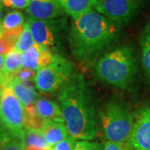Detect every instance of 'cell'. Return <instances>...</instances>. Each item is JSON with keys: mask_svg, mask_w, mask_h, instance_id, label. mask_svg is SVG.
I'll return each instance as SVG.
<instances>
[{"mask_svg": "<svg viewBox=\"0 0 150 150\" xmlns=\"http://www.w3.org/2000/svg\"><path fill=\"white\" fill-rule=\"evenodd\" d=\"M59 105L69 135L79 140H93L98 127L91 94L83 75H75L59 91Z\"/></svg>", "mask_w": 150, "mask_h": 150, "instance_id": "6da1fadb", "label": "cell"}, {"mask_svg": "<svg viewBox=\"0 0 150 150\" xmlns=\"http://www.w3.org/2000/svg\"><path fill=\"white\" fill-rule=\"evenodd\" d=\"M117 36L115 23L92 8L72 20L69 42L75 59L88 64L108 48Z\"/></svg>", "mask_w": 150, "mask_h": 150, "instance_id": "7a4b0ae2", "label": "cell"}, {"mask_svg": "<svg viewBox=\"0 0 150 150\" xmlns=\"http://www.w3.org/2000/svg\"><path fill=\"white\" fill-rule=\"evenodd\" d=\"M98 79L121 89H127L136 73V60L131 46L116 48L102 56L95 65Z\"/></svg>", "mask_w": 150, "mask_h": 150, "instance_id": "3957f363", "label": "cell"}, {"mask_svg": "<svg viewBox=\"0 0 150 150\" xmlns=\"http://www.w3.org/2000/svg\"><path fill=\"white\" fill-rule=\"evenodd\" d=\"M103 136L108 141L128 143L132 133L133 115L125 104L111 101L100 114Z\"/></svg>", "mask_w": 150, "mask_h": 150, "instance_id": "277c9868", "label": "cell"}, {"mask_svg": "<svg viewBox=\"0 0 150 150\" xmlns=\"http://www.w3.org/2000/svg\"><path fill=\"white\" fill-rule=\"evenodd\" d=\"M74 68L69 60L59 54H54L53 62L38 70L34 78L38 90L48 93L60 91L74 77Z\"/></svg>", "mask_w": 150, "mask_h": 150, "instance_id": "5b68a950", "label": "cell"}, {"mask_svg": "<svg viewBox=\"0 0 150 150\" xmlns=\"http://www.w3.org/2000/svg\"><path fill=\"white\" fill-rule=\"evenodd\" d=\"M0 123L15 133L25 130V109L8 87L0 88Z\"/></svg>", "mask_w": 150, "mask_h": 150, "instance_id": "8992f818", "label": "cell"}, {"mask_svg": "<svg viewBox=\"0 0 150 150\" xmlns=\"http://www.w3.org/2000/svg\"><path fill=\"white\" fill-rule=\"evenodd\" d=\"M141 0H98L94 10L115 24L128 23L139 13Z\"/></svg>", "mask_w": 150, "mask_h": 150, "instance_id": "52a82bcc", "label": "cell"}, {"mask_svg": "<svg viewBox=\"0 0 150 150\" xmlns=\"http://www.w3.org/2000/svg\"><path fill=\"white\" fill-rule=\"evenodd\" d=\"M26 23L36 45L49 49L57 44L59 33L58 22L54 19H37L28 16Z\"/></svg>", "mask_w": 150, "mask_h": 150, "instance_id": "ba28073f", "label": "cell"}, {"mask_svg": "<svg viewBox=\"0 0 150 150\" xmlns=\"http://www.w3.org/2000/svg\"><path fill=\"white\" fill-rule=\"evenodd\" d=\"M128 144L134 150H150V106L141 108L136 113Z\"/></svg>", "mask_w": 150, "mask_h": 150, "instance_id": "9c48e42d", "label": "cell"}, {"mask_svg": "<svg viewBox=\"0 0 150 150\" xmlns=\"http://www.w3.org/2000/svg\"><path fill=\"white\" fill-rule=\"evenodd\" d=\"M26 12L30 17L43 20L55 19L64 13L58 0H30Z\"/></svg>", "mask_w": 150, "mask_h": 150, "instance_id": "30bf717a", "label": "cell"}, {"mask_svg": "<svg viewBox=\"0 0 150 150\" xmlns=\"http://www.w3.org/2000/svg\"><path fill=\"white\" fill-rule=\"evenodd\" d=\"M54 54L50 49L34 44L22 55V68L31 69L37 72L53 62Z\"/></svg>", "mask_w": 150, "mask_h": 150, "instance_id": "8fae6325", "label": "cell"}, {"mask_svg": "<svg viewBox=\"0 0 150 150\" xmlns=\"http://www.w3.org/2000/svg\"><path fill=\"white\" fill-rule=\"evenodd\" d=\"M5 87L9 88L13 92L24 109L35 106V103L38 100V94L28 82H23L16 76H13L7 82Z\"/></svg>", "mask_w": 150, "mask_h": 150, "instance_id": "7c38bea8", "label": "cell"}, {"mask_svg": "<svg viewBox=\"0 0 150 150\" xmlns=\"http://www.w3.org/2000/svg\"><path fill=\"white\" fill-rule=\"evenodd\" d=\"M40 131L51 148L69 135L63 122L44 121Z\"/></svg>", "mask_w": 150, "mask_h": 150, "instance_id": "4fadbf2b", "label": "cell"}, {"mask_svg": "<svg viewBox=\"0 0 150 150\" xmlns=\"http://www.w3.org/2000/svg\"><path fill=\"white\" fill-rule=\"evenodd\" d=\"M35 108L38 117L43 121L63 122L64 118L58 103L44 98H39L35 103Z\"/></svg>", "mask_w": 150, "mask_h": 150, "instance_id": "5bb4252c", "label": "cell"}, {"mask_svg": "<svg viewBox=\"0 0 150 150\" xmlns=\"http://www.w3.org/2000/svg\"><path fill=\"white\" fill-rule=\"evenodd\" d=\"M98 0H58L59 5L73 19L92 9Z\"/></svg>", "mask_w": 150, "mask_h": 150, "instance_id": "9a60e30c", "label": "cell"}, {"mask_svg": "<svg viewBox=\"0 0 150 150\" xmlns=\"http://www.w3.org/2000/svg\"><path fill=\"white\" fill-rule=\"evenodd\" d=\"M26 150L51 149L43 134L37 129H25Z\"/></svg>", "mask_w": 150, "mask_h": 150, "instance_id": "2e32d148", "label": "cell"}, {"mask_svg": "<svg viewBox=\"0 0 150 150\" xmlns=\"http://www.w3.org/2000/svg\"><path fill=\"white\" fill-rule=\"evenodd\" d=\"M140 44L144 69L150 81V22L146 24L142 33Z\"/></svg>", "mask_w": 150, "mask_h": 150, "instance_id": "e0dca14e", "label": "cell"}, {"mask_svg": "<svg viewBox=\"0 0 150 150\" xmlns=\"http://www.w3.org/2000/svg\"><path fill=\"white\" fill-rule=\"evenodd\" d=\"M24 16L20 11L13 10L8 12L1 20V27L3 32L10 31L23 27Z\"/></svg>", "mask_w": 150, "mask_h": 150, "instance_id": "ac0fdd59", "label": "cell"}, {"mask_svg": "<svg viewBox=\"0 0 150 150\" xmlns=\"http://www.w3.org/2000/svg\"><path fill=\"white\" fill-rule=\"evenodd\" d=\"M0 150H26L25 130L20 133H13L0 144Z\"/></svg>", "mask_w": 150, "mask_h": 150, "instance_id": "d6986e66", "label": "cell"}, {"mask_svg": "<svg viewBox=\"0 0 150 150\" xmlns=\"http://www.w3.org/2000/svg\"><path fill=\"white\" fill-rule=\"evenodd\" d=\"M34 44L35 43L33 42L32 34L30 33L28 25L27 23H25L23 25V28L21 34L15 43L14 48L18 50V52H20L21 54H23L27 51L28 49H29L31 47H33Z\"/></svg>", "mask_w": 150, "mask_h": 150, "instance_id": "ffe728a7", "label": "cell"}, {"mask_svg": "<svg viewBox=\"0 0 150 150\" xmlns=\"http://www.w3.org/2000/svg\"><path fill=\"white\" fill-rule=\"evenodd\" d=\"M74 150H103L102 145L90 140L77 141Z\"/></svg>", "mask_w": 150, "mask_h": 150, "instance_id": "44dd1931", "label": "cell"}, {"mask_svg": "<svg viewBox=\"0 0 150 150\" xmlns=\"http://www.w3.org/2000/svg\"><path fill=\"white\" fill-rule=\"evenodd\" d=\"M76 139L69 135L66 139L60 141L59 143L53 146L51 149L52 150H74V149L75 144H76Z\"/></svg>", "mask_w": 150, "mask_h": 150, "instance_id": "7402d4cb", "label": "cell"}, {"mask_svg": "<svg viewBox=\"0 0 150 150\" xmlns=\"http://www.w3.org/2000/svg\"><path fill=\"white\" fill-rule=\"evenodd\" d=\"M35 75H36V71L28 68H21L14 76H16L18 79H20L23 82H28V81L34 80Z\"/></svg>", "mask_w": 150, "mask_h": 150, "instance_id": "603a6c76", "label": "cell"}, {"mask_svg": "<svg viewBox=\"0 0 150 150\" xmlns=\"http://www.w3.org/2000/svg\"><path fill=\"white\" fill-rule=\"evenodd\" d=\"M30 0H0L3 5L17 9H26Z\"/></svg>", "mask_w": 150, "mask_h": 150, "instance_id": "cb8c5ba5", "label": "cell"}, {"mask_svg": "<svg viewBox=\"0 0 150 150\" xmlns=\"http://www.w3.org/2000/svg\"><path fill=\"white\" fill-rule=\"evenodd\" d=\"M14 48V44L8 41L4 38H0V54L4 56Z\"/></svg>", "mask_w": 150, "mask_h": 150, "instance_id": "d4e9b609", "label": "cell"}, {"mask_svg": "<svg viewBox=\"0 0 150 150\" xmlns=\"http://www.w3.org/2000/svg\"><path fill=\"white\" fill-rule=\"evenodd\" d=\"M123 144H122V143L107 141L104 143L103 150H123Z\"/></svg>", "mask_w": 150, "mask_h": 150, "instance_id": "484cf974", "label": "cell"}, {"mask_svg": "<svg viewBox=\"0 0 150 150\" xmlns=\"http://www.w3.org/2000/svg\"><path fill=\"white\" fill-rule=\"evenodd\" d=\"M123 150H132V148H131L130 145L127 143V144H123Z\"/></svg>", "mask_w": 150, "mask_h": 150, "instance_id": "4316f807", "label": "cell"}, {"mask_svg": "<svg viewBox=\"0 0 150 150\" xmlns=\"http://www.w3.org/2000/svg\"><path fill=\"white\" fill-rule=\"evenodd\" d=\"M2 16H3V4L0 3V23L2 20Z\"/></svg>", "mask_w": 150, "mask_h": 150, "instance_id": "83f0119b", "label": "cell"}, {"mask_svg": "<svg viewBox=\"0 0 150 150\" xmlns=\"http://www.w3.org/2000/svg\"><path fill=\"white\" fill-rule=\"evenodd\" d=\"M3 60H4V56L0 54V70L2 69L3 67Z\"/></svg>", "mask_w": 150, "mask_h": 150, "instance_id": "f1b7e54d", "label": "cell"}, {"mask_svg": "<svg viewBox=\"0 0 150 150\" xmlns=\"http://www.w3.org/2000/svg\"><path fill=\"white\" fill-rule=\"evenodd\" d=\"M3 36V29H2V27H1V23H0V38Z\"/></svg>", "mask_w": 150, "mask_h": 150, "instance_id": "f546056e", "label": "cell"}]
</instances>
